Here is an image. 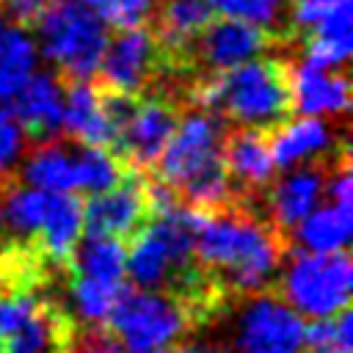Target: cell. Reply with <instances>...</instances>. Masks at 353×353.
Wrapping results in <instances>:
<instances>
[{
	"mask_svg": "<svg viewBox=\"0 0 353 353\" xmlns=\"http://www.w3.org/2000/svg\"><path fill=\"white\" fill-rule=\"evenodd\" d=\"M350 0L334 3L309 30H306V52L303 61L320 69H345L353 47V30H350Z\"/></svg>",
	"mask_w": 353,
	"mask_h": 353,
	"instance_id": "18",
	"label": "cell"
},
{
	"mask_svg": "<svg viewBox=\"0 0 353 353\" xmlns=\"http://www.w3.org/2000/svg\"><path fill=\"white\" fill-rule=\"evenodd\" d=\"M185 99L237 127L270 132L295 113L290 61L256 55L226 72L199 74L188 83Z\"/></svg>",
	"mask_w": 353,
	"mask_h": 353,
	"instance_id": "2",
	"label": "cell"
},
{
	"mask_svg": "<svg viewBox=\"0 0 353 353\" xmlns=\"http://www.w3.org/2000/svg\"><path fill=\"white\" fill-rule=\"evenodd\" d=\"M108 28H138L154 14V0H85Z\"/></svg>",
	"mask_w": 353,
	"mask_h": 353,
	"instance_id": "29",
	"label": "cell"
},
{
	"mask_svg": "<svg viewBox=\"0 0 353 353\" xmlns=\"http://www.w3.org/2000/svg\"><path fill=\"white\" fill-rule=\"evenodd\" d=\"M66 279H69L74 312L80 314L83 323H105L110 317L119 295L127 290L124 281L113 284V281H97V279L74 276V273H66Z\"/></svg>",
	"mask_w": 353,
	"mask_h": 353,
	"instance_id": "24",
	"label": "cell"
},
{
	"mask_svg": "<svg viewBox=\"0 0 353 353\" xmlns=\"http://www.w3.org/2000/svg\"><path fill=\"white\" fill-rule=\"evenodd\" d=\"M69 353H127L105 323H83L69 331Z\"/></svg>",
	"mask_w": 353,
	"mask_h": 353,
	"instance_id": "30",
	"label": "cell"
},
{
	"mask_svg": "<svg viewBox=\"0 0 353 353\" xmlns=\"http://www.w3.org/2000/svg\"><path fill=\"white\" fill-rule=\"evenodd\" d=\"M207 3H210L212 14L251 22V25L273 33L276 39L284 30V19L290 14L287 0H207Z\"/></svg>",
	"mask_w": 353,
	"mask_h": 353,
	"instance_id": "26",
	"label": "cell"
},
{
	"mask_svg": "<svg viewBox=\"0 0 353 353\" xmlns=\"http://www.w3.org/2000/svg\"><path fill=\"white\" fill-rule=\"evenodd\" d=\"M223 314V353H301L306 323L276 292L229 295L215 309Z\"/></svg>",
	"mask_w": 353,
	"mask_h": 353,
	"instance_id": "4",
	"label": "cell"
},
{
	"mask_svg": "<svg viewBox=\"0 0 353 353\" xmlns=\"http://www.w3.org/2000/svg\"><path fill=\"white\" fill-rule=\"evenodd\" d=\"M295 254V251H290ZM353 268L345 251L295 254L281 273L276 292L306 317H331L350 303Z\"/></svg>",
	"mask_w": 353,
	"mask_h": 353,
	"instance_id": "7",
	"label": "cell"
},
{
	"mask_svg": "<svg viewBox=\"0 0 353 353\" xmlns=\"http://www.w3.org/2000/svg\"><path fill=\"white\" fill-rule=\"evenodd\" d=\"M110 331L130 353H157L176 345L199 325L196 312L176 295L157 290H124L110 312Z\"/></svg>",
	"mask_w": 353,
	"mask_h": 353,
	"instance_id": "6",
	"label": "cell"
},
{
	"mask_svg": "<svg viewBox=\"0 0 353 353\" xmlns=\"http://www.w3.org/2000/svg\"><path fill=\"white\" fill-rule=\"evenodd\" d=\"M212 19L207 0H165L154 14V39L163 52V66H185V55L201 28Z\"/></svg>",
	"mask_w": 353,
	"mask_h": 353,
	"instance_id": "17",
	"label": "cell"
},
{
	"mask_svg": "<svg viewBox=\"0 0 353 353\" xmlns=\"http://www.w3.org/2000/svg\"><path fill=\"white\" fill-rule=\"evenodd\" d=\"M130 165L121 163V157L105 146H77V190L83 193H102L113 188Z\"/></svg>",
	"mask_w": 353,
	"mask_h": 353,
	"instance_id": "25",
	"label": "cell"
},
{
	"mask_svg": "<svg viewBox=\"0 0 353 353\" xmlns=\"http://www.w3.org/2000/svg\"><path fill=\"white\" fill-rule=\"evenodd\" d=\"M39 47L25 25L0 19V102H11L36 72Z\"/></svg>",
	"mask_w": 353,
	"mask_h": 353,
	"instance_id": "21",
	"label": "cell"
},
{
	"mask_svg": "<svg viewBox=\"0 0 353 353\" xmlns=\"http://www.w3.org/2000/svg\"><path fill=\"white\" fill-rule=\"evenodd\" d=\"M345 152H347V146H342L336 154H331L325 160H312V163L295 165V168H290L287 176H281L279 182H270V188L265 190V212L284 234L320 204L331 165Z\"/></svg>",
	"mask_w": 353,
	"mask_h": 353,
	"instance_id": "12",
	"label": "cell"
},
{
	"mask_svg": "<svg viewBox=\"0 0 353 353\" xmlns=\"http://www.w3.org/2000/svg\"><path fill=\"white\" fill-rule=\"evenodd\" d=\"M149 218L146 171L138 168H127L113 188L83 201V229L91 237H116L127 243L149 223Z\"/></svg>",
	"mask_w": 353,
	"mask_h": 353,
	"instance_id": "9",
	"label": "cell"
},
{
	"mask_svg": "<svg viewBox=\"0 0 353 353\" xmlns=\"http://www.w3.org/2000/svg\"><path fill=\"white\" fill-rule=\"evenodd\" d=\"M163 52L154 33L146 25L124 28L105 44V52L97 66V85L116 94L141 97L149 83L157 80Z\"/></svg>",
	"mask_w": 353,
	"mask_h": 353,
	"instance_id": "8",
	"label": "cell"
},
{
	"mask_svg": "<svg viewBox=\"0 0 353 353\" xmlns=\"http://www.w3.org/2000/svg\"><path fill=\"white\" fill-rule=\"evenodd\" d=\"M30 188L50 193H72L77 190V149L61 135L39 143L36 152L19 163L17 171Z\"/></svg>",
	"mask_w": 353,
	"mask_h": 353,
	"instance_id": "20",
	"label": "cell"
},
{
	"mask_svg": "<svg viewBox=\"0 0 353 353\" xmlns=\"http://www.w3.org/2000/svg\"><path fill=\"white\" fill-rule=\"evenodd\" d=\"M350 210L347 207H314L303 221L292 226V234H287L290 251L292 248H306L314 254H328V251H345L350 240Z\"/></svg>",
	"mask_w": 353,
	"mask_h": 353,
	"instance_id": "22",
	"label": "cell"
},
{
	"mask_svg": "<svg viewBox=\"0 0 353 353\" xmlns=\"http://www.w3.org/2000/svg\"><path fill=\"white\" fill-rule=\"evenodd\" d=\"M273 41H276L273 33L251 22L221 17V19H210L201 28V33L193 39L185 55V63H196L199 74H215L262 55Z\"/></svg>",
	"mask_w": 353,
	"mask_h": 353,
	"instance_id": "11",
	"label": "cell"
},
{
	"mask_svg": "<svg viewBox=\"0 0 353 353\" xmlns=\"http://www.w3.org/2000/svg\"><path fill=\"white\" fill-rule=\"evenodd\" d=\"M124 259H127V251H124V243L121 240L85 234L83 243L77 240V245H74V251L69 256L66 273L119 284V281H124V273H127Z\"/></svg>",
	"mask_w": 353,
	"mask_h": 353,
	"instance_id": "23",
	"label": "cell"
},
{
	"mask_svg": "<svg viewBox=\"0 0 353 353\" xmlns=\"http://www.w3.org/2000/svg\"><path fill=\"white\" fill-rule=\"evenodd\" d=\"M14 116L36 146L61 135L63 127V83L55 72H33L22 91L11 99Z\"/></svg>",
	"mask_w": 353,
	"mask_h": 353,
	"instance_id": "14",
	"label": "cell"
},
{
	"mask_svg": "<svg viewBox=\"0 0 353 353\" xmlns=\"http://www.w3.org/2000/svg\"><path fill=\"white\" fill-rule=\"evenodd\" d=\"M221 154L237 199H262L276 174L270 135L254 127H232L223 135Z\"/></svg>",
	"mask_w": 353,
	"mask_h": 353,
	"instance_id": "13",
	"label": "cell"
},
{
	"mask_svg": "<svg viewBox=\"0 0 353 353\" xmlns=\"http://www.w3.org/2000/svg\"><path fill=\"white\" fill-rule=\"evenodd\" d=\"M223 124L218 113L193 108L179 116L176 130L154 163V176L171 185L179 201L193 210H218L237 199L221 154Z\"/></svg>",
	"mask_w": 353,
	"mask_h": 353,
	"instance_id": "3",
	"label": "cell"
},
{
	"mask_svg": "<svg viewBox=\"0 0 353 353\" xmlns=\"http://www.w3.org/2000/svg\"><path fill=\"white\" fill-rule=\"evenodd\" d=\"M320 3H339V0H320Z\"/></svg>",
	"mask_w": 353,
	"mask_h": 353,
	"instance_id": "33",
	"label": "cell"
},
{
	"mask_svg": "<svg viewBox=\"0 0 353 353\" xmlns=\"http://www.w3.org/2000/svg\"><path fill=\"white\" fill-rule=\"evenodd\" d=\"M292 110L303 116H345L350 108V80L345 69H320L306 63H290Z\"/></svg>",
	"mask_w": 353,
	"mask_h": 353,
	"instance_id": "15",
	"label": "cell"
},
{
	"mask_svg": "<svg viewBox=\"0 0 353 353\" xmlns=\"http://www.w3.org/2000/svg\"><path fill=\"white\" fill-rule=\"evenodd\" d=\"M50 0H3L6 6V19L17 22V25H33L36 17L41 14V8Z\"/></svg>",
	"mask_w": 353,
	"mask_h": 353,
	"instance_id": "31",
	"label": "cell"
},
{
	"mask_svg": "<svg viewBox=\"0 0 353 353\" xmlns=\"http://www.w3.org/2000/svg\"><path fill=\"white\" fill-rule=\"evenodd\" d=\"M353 317L350 309H342L331 317H317L312 325L303 328V345L312 350H331V353H350L353 347Z\"/></svg>",
	"mask_w": 353,
	"mask_h": 353,
	"instance_id": "27",
	"label": "cell"
},
{
	"mask_svg": "<svg viewBox=\"0 0 353 353\" xmlns=\"http://www.w3.org/2000/svg\"><path fill=\"white\" fill-rule=\"evenodd\" d=\"M63 127L77 143L110 146V127L105 121L99 88L94 80L63 83Z\"/></svg>",
	"mask_w": 353,
	"mask_h": 353,
	"instance_id": "19",
	"label": "cell"
},
{
	"mask_svg": "<svg viewBox=\"0 0 353 353\" xmlns=\"http://www.w3.org/2000/svg\"><path fill=\"white\" fill-rule=\"evenodd\" d=\"M36 47L69 80H91L108 44V25L85 0H50L33 22Z\"/></svg>",
	"mask_w": 353,
	"mask_h": 353,
	"instance_id": "5",
	"label": "cell"
},
{
	"mask_svg": "<svg viewBox=\"0 0 353 353\" xmlns=\"http://www.w3.org/2000/svg\"><path fill=\"white\" fill-rule=\"evenodd\" d=\"M287 254V234L256 201L234 199L218 210H196L193 256L226 298L270 287Z\"/></svg>",
	"mask_w": 353,
	"mask_h": 353,
	"instance_id": "1",
	"label": "cell"
},
{
	"mask_svg": "<svg viewBox=\"0 0 353 353\" xmlns=\"http://www.w3.org/2000/svg\"><path fill=\"white\" fill-rule=\"evenodd\" d=\"M179 116H182L179 102L171 99L168 94L138 97L130 121L124 124V130L119 132V138L113 143V152L130 168H138V171L154 168L171 132L176 130Z\"/></svg>",
	"mask_w": 353,
	"mask_h": 353,
	"instance_id": "10",
	"label": "cell"
},
{
	"mask_svg": "<svg viewBox=\"0 0 353 353\" xmlns=\"http://www.w3.org/2000/svg\"><path fill=\"white\" fill-rule=\"evenodd\" d=\"M25 132L17 121V116L11 113V108H6L0 102V188L14 182L19 163L25 157Z\"/></svg>",
	"mask_w": 353,
	"mask_h": 353,
	"instance_id": "28",
	"label": "cell"
},
{
	"mask_svg": "<svg viewBox=\"0 0 353 353\" xmlns=\"http://www.w3.org/2000/svg\"><path fill=\"white\" fill-rule=\"evenodd\" d=\"M3 226H6V223H3V207H0V234H3Z\"/></svg>",
	"mask_w": 353,
	"mask_h": 353,
	"instance_id": "32",
	"label": "cell"
},
{
	"mask_svg": "<svg viewBox=\"0 0 353 353\" xmlns=\"http://www.w3.org/2000/svg\"><path fill=\"white\" fill-rule=\"evenodd\" d=\"M270 135V154L279 168H295L312 160H325L336 154L345 141H336V135L328 130V124L320 116H303V119H287Z\"/></svg>",
	"mask_w": 353,
	"mask_h": 353,
	"instance_id": "16",
	"label": "cell"
}]
</instances>
